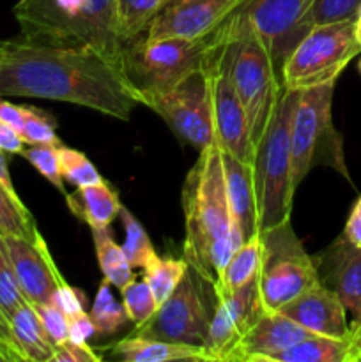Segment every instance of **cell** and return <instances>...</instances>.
<instances>
[{"label":"cell","mask_w":361,"mask_h":362,"mask_svg":"<svg viewBox=\"0 0 361 362\" xmlns=\"http://www.w3.org/2000/svg\"><path fill=\"white\" fill-rule=\"evenodd\" d=\"M166 0H115L117 32L120 41L140 35Z\"/></svg>","instance_id":"obj_28"},{"label":"cell","mask_w":361,"mask_h":362,"mask_svg":"<svg viewBox=\"0 0 361 362\" xmlns=\"http://www.w3.org/2000/svg\"><path fill=\"white\" fill-rule=\"evenodd\" d=\"M112 356L126 362H172V361H204L207 354L204 346L190 343L163 341V339L145 338L133 334L130 338L119 339L110 346Z\"/></svg>","instance_id":"obj_20"},{"label":"cell","mask_w":361,"mask_h":362,"mask_svg":"<svg viewBox=\"0 0 361 362\" xmlns=\"http://www.w3.org/2000/svg\"><path fill=\"white\" fill-rule=\"evenodd\" d=\"M110 286L112 285H110L108 279H103L98 293H96L94 303L91 306V311H88V317L94 324L98 336L115 334L130 322L126 311H124V306L117 303Z\"/></svg>","instance_id":"obj_29"},{"label":"cell","mask_w":361,"mask_h":362,"mask_svg":"<svg viewBox=\"0 0 361 362\" xmlns=\"http://www.w3.org/2000/svg\"><path fill=\"white\" fill-rule=\"evenodd\" d=\"M55 304L66 313V317H74V315H80L85 311V296L81 293V290L74 288L64 279L57 288Z\"/></svg>","instance_id":"obj_39"},{"label":"cell","mask_w":361,"mask_h":362,"mask_svg":"<svg viewBox=\"0 0 361 362\" xmlns=\"http://www.w3.org/2000/svg\"><path fill=\"white\" fill-rule=\"evenodd\" d=\"M186 237L183 257L212 288L232 255L244 244L243 232L230 212L223 173L222 147L212 141L198 152L180 193Z\"/></svg>","instance_id":"obj_2"},{"label":"cell","mask_w":361,"mask_h":362,"mask_svg":"<svg viewBox=\"0 0 361 362\" xmlns=\"http://www.w3.org/2000/svg\"><path fill=\"white\" fill-rule=\"evenodd\" d=\"M262 262V239L260 233L251 239L244 240L243 246L232 255L229 264L225 265L219 278L218 285L214 286V296L232 293L234 290L241 288L248 281L255 279L260 271Z\"/></svg>","instance_id":"obj_23"},{"label":"cell","mask_w":361,"mask_h":362,"mask_svg":"<svg viewBox=\"0 0 361 362\" xmlns=\"http://www.w3.org/2000/svg\"><path fill=\"white\" fill-rule=\"evenodd\" d=\"M219 45L214 34L202 37H145L122 41L120 67L137 92L138 105L202 69Z\"/></svg>","instance_id":"obj_4"},{"label":"cell","mask_w":361,"mask_h":362,"mask_svg":"<svg viewBox=\"0 0 361 362\" xmlns=\"http://www.w3.org/2000/svg\"><path fill=\"white\" fill-rule=\"evenodd\" d=\"M0 350L6 352V356L9 357L11 362H25L23 354L18 349L16 339H14L13 331H11L9 318L6 317L2 308H0Z\"/></svg>","instance_id":"obj_40"},{"label":"cell","mask_w":361,"mask_h":362,"mask_svg":"<svg viewBox=\"0 0 361 362\" xmlns=\"http://www.w3.org/2000/svg\"><path fill=\"white\" fill-rule=\"evenodd\" d=\"M41 235L34 218L21 198L0 182V237H23L35 240Z\"/></svg>","instance_id":"obj_26"},{"label":"cell","mask_w":361,"mask_h":362,"mask_svg":"<svg viewBox=\"0 0 361 362\" xmlns=\"http://www.w3.org/2000/svg\"><path fill=\"white\" fill-rule=\"evenodd\" d=\"M60 145H27L21 151L20 156H23L52 186H55L60 193L66 197L64 189V177L60 170Z\"/></svg>","instance_id":"obj_34"},{"label":"cell","mask_w":361,"mask_h":362,"mask_svg":"<svg viewBox=\"0 0 361 362\" xmlns=\"http://www.w3.org/2000/svg\"><path fill=\"white\" fill-rule=\"evenodd\" d=\"M241 0H166L149 27L145 37H202L239 6Z\"/></svg>","instance_id":"obj_14"},{"label":"cell","mask_w":361,"mask_h":362,"mask_svg":"<svg viewBox=\"0 0 361 362\" xmlns=\"http://www.w3.org/2000/svg\"><path fill=\"white\" fill-rule=\"evenodd\" d=\"M222 159L230 212L239 225L244 240H248L260 233L253 165H248L225 151H222Z\"/></svg>","instance_id":"obj_19"},{"label":"cell","mask_w":361,"mask_h":362,"mask_svg":"<svg viewBox=\"0 0 361 362\" xmlns=\"http://www.w3.org/2000/svg\"><path fill=\"white\" fill-rule=\"evenodd\" d=\"M16 345L28 362H52L55 345L46 334L39 315L30 303L18 308L9 318Z\"/></svg>","instance_id":"obj_22"},{"label":"cell","mask_w":361,"mask_h":362,"mask_svg":"<svg viewBox=\"0 0 361 362\" xmlns=\"http://www.w3.org/2000/svg\"><path fill=\"white\" fill-rule=\"evenodd\" d=\"M142 105L158 113L177 140L198 152L214 141L211 88L205 66L176 87L145 98Z\"/></svg>","instance_id":"obj_11"},{"label":"cell","mask_w":361,"mask_h":362,"mask_svg":"<svg viewBox=\"0 0 361 362\" xmlns=\"http://www.w3.org/2000/svg\"><path fill=\"white\" fill-rule=\"evenodd\" d=\"M92 243H94L96 257H98L99 269H101L105 279H108L110 285L115 288H124L134 279L133 267L127 262L124 255L122 246L115 243L112 237L110 226H101V228H91Z\"/></svg>","instance_id":"obj_24"},{"label":"cell","mask_w":361,"mask_h":362,"mask_svg":"<svg viewBox=\"0 0 361 362\" xmlns=\"http://www.w3.org/2000/svg\"><path fill=\"white\" fill-rule=\"evenodd\" d=\"M268 362H349V341L315 334L275 354Z\"/></svg>","instance_id":"obj_25"},{"label":"cell","mask_w":361,"mask_h":362,"mask_svg":"<svg viewBox=\"0 0 361 362\" xmlns=\"http://www.w3.org/2000/svg\"><path fill=\"white\" fill-rule=\"evenodd\" d=\"M258 293L265 311H278L297 296L321 283L317 262L306 253L292 223L262 230Z\"/></svg>","instance_id":"obj_8"},{"label":"cell","mask_w":361,"mask_h":362,"mask_svg":"<svg viewBox=\"0 0 361 362\" xmlns=\"http://www.w3.org/2000/svg\"><path fill=\"white\" fill-rule=\"evenodd\" d=\"M13 14L30 41L91 49L120 64L115 0H20Z\"/></svg>","instance_id":"obj_3"},{"label":"cell","mask_w":361,"mask_h":362,"mask_svg":"<svg viewBox=\"0 0 361 362\" xmlns=\"http://www.w3.org/2000/svg\"><path fill=\"white\" fill-rule=\"evenodd\" d=\"M360 73H361V60H360Z\"/></svg>","instance_id":"obj_49"},{"label":"cell","mask_w":361,"mask_h":362,"mask_svg":"<svg viewBox=\"0 0 361 362\" xmlns=\"http://www.w3.org/2000/svg\"><path fill=\"white\" fill-rule=\"evenodd\" d=\"M25 148V141L21 134L14 127L0 122V151L6 154H21Z\"/></svg>","instance_id":"obj_42"},{"label":"cell","mask_w":361,"mask_h":362,"mask_svg":"<svg viewBox=\"0 0 361 362\" xmlns=\"http://www.w3.org/2000/svg\"><path fill=\"white\" fill-rule=\"evenodd\" d=\"M60 170H62L64 180H67L73 186H94V184L103 182L101 173L98 172L91 159L81 154L76 148H71L67 145H60Z\"/></svg>","instance_id":"obj_32"},{"label":"cell","mask_w":361,"mask_h":362,"mask_svg":"<svg viewBox=\"0 0 361 362\" xmlns=\"http://www.w3.org/2000/svg\"><path fill=\"white\" fill-rule=\"evenodd\" d=\"M211 88L212 122H214V138L222 151L236 156L241 161L253 165L255 148L251 144L250 127L246 113L234 90L225 67L219 60V46L209 57L205 64Z\"/></svg>","instance_id":"obj_13"},{"label":"cell","mask_w":361,"mask_h":362,"mask_svg":"<svg viewBox=\"0 0 361 362\" xmlns=\"http://www.w3.org/2000/svg\"><path fill=\"white\" fill-rule=\"evenodd\" d=\"M0 122L14 127L21 134V129H23V110H21V106L13 105V103L0 98Z\"/></svg>","instance_id":"obj_43"},{"label":"cell","mask_w":361,"mask_h":362,"mask_svg":"<svg viewBox=\"0 0 361 362\" xmlns=\"http://www.w3.org/2000/svg\"><path fill=\"white\" fill-rule=\"evenodd\" d=\"M209 288H212L211 283L190 267L151 320L134 329L133 334L204 346L214 311V306L209 304Z\"/></svg>","instance_id":"obj_10"},{"label":"cell","mask_w":361,"mask_h":362,"mask_svg":"<svg viewBox=\"0 0 361 362\" xmlns=\"http://www.w3.org/2000/svg\"><path fill=\"white\" fill-rule=\"evenodd\" d=\"M23 129L21 138L25 145H62L57 136V122L50 113L35 108V106L23 105Z\"/></svg>","instance_id":"obj_33"},{"label":"cell","mask_w":361,"mask_h":362,"mask_svg":"<svg viewBox=\"0 0 361 362\" xmlns=\"http://www.w3.org/2000/svg\"><path fill=\"white\" fill-rule=\"evenodd\" d=\"M103 357L87 343L64 341L55 346L52 362H101Z\"/></svg>","instance_id":"obj_38"},{"label":"cell","mask_w":361,"mask_h":362,"mask_svg":"<svg viewBox=\"0 0 361 362\" xmlns=\"http://www.w3.org/2000/svg\"><path fill=\"white\" fill-rule=\"evenodd\" d=\"M258 276L232 293L216 296L204 350L209 361H229L234 349L264 313Z\"/></svg>","instance_id":"obj_12"},{"label":"cell","mask_w":361,"mask_h":362,"mask_svg":"<svg viewBox=\"0 0 361 362\" xmlns=\"http://www.w3.org/2000/svg\"><path fill=\"white\" fill-rule=\"evenodd\" d=\"M361 9V0H314L308 13V27L354 20Z\"/></svg>","instance_id":"obj_36"},{"label":"cell","mask_w":361,"mask_h":362,"mask_svg":"<svg viewBox=\"0 0 361 362\" xmlns=\"http://www.w3.org/2000/svg\"><path fill=\"white\" fill-rule=\"evenodd\" d=\"M361 52L354 20L311 27L287 55L282 67L283 87L289 90L336 83L350 60Z\"/></svg>","instance_id":"obj_9"},{"label":"cell","mask_w":361,"mask_h":362,"mask_svg":"<svg viewBox=\"0 0 361 362\" xmlns=\"http://www.w3.org/2000/svg\"><path fill=\"white\" fill-rule=\"evenodd\" d=\"M64 198L71 214L88 225V228L110 226L122 207L119 193L106 180L94 186L76 187V191L67 193Z\"/></svg>","instance_id":"obj_21"},{"label":"cell","mask_w":361,"mask_h":362,"mask_svg":"<svg viewBox=\"0 0 361 362\" xmlns=\"http://www.w3.org/2000/svg\"><path fill=\"white\" fill-rule=\"evenodd\" d=\"M0 182L7 187L13 194H18L16 189H14L13 179H11L9 173V166H7V159H6V152L0 151Z\"/></svg>","instance_id":"obj_46"},{"label":"cell","mask_w":361,"mask_h":362,"mask_svg":"<svg viewBox=\"0 0 361 362\" xmlns=\"http://www.w3.org/2000/svg\"><path fill=\"white\" fill-rule=\"evenodd\" d=\"M315 336L280 311H264L234 349L232 362H268V359L303 339Z\"/></svg>","instance_id":"obj_18"},{"label":"cell","mask_w":361,"mask_h":362,"mask_svg":"<svg viewBox=\"0 0 361 362\" xmlns=\"http://www.w3.org/2000/svg\"><path fill=\"white\" fill-rule=\"evenodd\" d=\"M190 265L188 262L179 260V258H170V257H159V255H152L151 260L145 264L144 279L149 286H151L152 293H154L158 304L165 303L166 297L177 288L180 279L188 272Z\"/></svg>","instance_id":"obj_27"},{"label":"cell","mask_w":361,"mask_h":362,"mask_svg":"<svg viewBox=\"0 0 361 362\" xmlns=\"http://www.w3.org/2000/svg\"><path fill=\"white\" fill-rule=\"evenodd\" d=\"M119 218L124 233H126V240H124L122 244L124 255H126L131 267L144 269L145 264L151 260L152 255L156 253L154 246H152L144 225L134 218V214L130 209L122 205L119 212Z\"/></svg>","instance_id":"obj_30"},{"label":"cell","mask_w":361,"mask_h":362,"mask_svg":"<svg viewBox=\"0 0 361 362\" xmlns=\"http://www.w3.org/2000/svg\"><path fill=\"white\" fill-rule=\"evenodd\" d=\"M297 90L283 88L268 131L255 148L253 179L262 230L290 221L296 187L292 180L290 120Z\"/></svg>","instance_id":"obj_5"},{"label":"cell","mask_w":361,"mask_h":362,"mask_svg":"<svg viewBox=\"0 0 361 362\" xmlns=\"http://www.w3.org/2000/svg\"><path fill=\"white\" fill-rule=\"evenodd\" d=\"M278 311L314 334L349 341L350 324L345 308L338 296L322 283L311 286Z\"/></svg>","instance_id":"obj_17"},{"label":"cell","mask_w":361,"mask_h":362,"mask_svg":"<svg viewBox=\"0 0 361 362\" xmlns=\"http://www.w3.org/2000/svg\"><path fill=\"white\" fill-rule=\"evenodd\" d=\"M343 235H345L350 243L361 247V197L357 198L353 211H350L349 219H347L345 223V230H343Z\"/></svg>","instance_id":"obj_44"},{"label":"cell","mask_w":361,"mask_h":362,"mask_svg":"<svg viewBox=\"0 0 361 362\" xmlns=\"http://www.w3.org/2000/svg\"><path fill=\"white\" fill-rule=\"evenodd\" d=\"M354 34H356L357 42H360L361 46V9L357 11L356 18H354Z\"/></svg>","instance_id":"obj_47"},{"label":"cell","mask_w":361,"mask_h":362,"mask_svg":"<svg viewBox=\"0 0 361 362\" xmlns=\"http://www.w3.org/2000/svg\"><path fill=\"white\" fill-rule=\"evenodd\" d=\"M6 244L25 299L30 304L55 303L57 288L64 278L53 262L45 239L41 235L35 240L6 237Z\"/></svg>","instance_id":"obj_15"},{"label":"cell","mask_w":361,"mask_h":362,"mask_svg":"<svg viewBox=\"0 0 361 362\" xmlns=\"http://www.w3.org/2000/svg\"><path fill=\"white\" fill-rule=\"evenodd\" d=\"M67 325H69V341L87 343V339L96 334L94 324L87 311L74 315V317H67Z\"/></svg>","instance_id":"obj_41"},{"label":"cell","mask_w":361,"mask_h":362,"mask_svg":"<svg viewBox=\"0 0 361 362\" xmlns=\"http://www.w3.org/2000/svg\"><path fill=\"white\" fill-rule=\"evenodd\" d=\"M219 60L246 113L253 148L268 131L283 92L282 74L268 49L250 34L239 35L219 46Z\"/></svg>","instance_id":"obj_6"},{"label":"cell","mask_w":361,"mask_h":362,"mask_svg":"<svg viewBox=\"0 0 361 362\" xmlns=\"http://www.w3.org/2000/svg\"><path fill=\"white\" fill-rule=\"evenodd\" d=\"M4 95L73 103L124 122L138 105L137 92L115 60L23 35L0 41V98Z\"/></svg>","instance_id":"obj_1"},{"label":"cell","mask_w":361,"mask_h":362,"mask_svg":"<svg viewBox=\"0 0 361 362\" xmlns=\"http://www.w3.org/2000/svg\"><path fill=\"white\" fill-rule=\"evenodd\" d=\"M315 262L321 283L342 300L353 329L361 320V247L342 233Z\"/></svg>","instance_id":"obj_16"},{"label":"cell","mask_w":361,"mask_h":362,"mask_svg":"<svg viewBox=\"0 0 361 362\" xmlns=\"http://www.w3.org/2000/svg\"><path fill=\"white\" fill-rule=\"evenodd\" d=\"M28 303L25 299L23 292H21L20 285H18L16 272H14L13 262H11L9 250L4 237H0V308L6 313L7 318L11 315Z\"/></svg>","instance_id":"obj_35"},{"label":"cell","mask_w":361,"mask_h":362,"mask_svg":"<svg viewBox=\"0 0 361 362\" xmlns=\"http://www.w3.org/2000/svg\"><path fill=\"white\" fill-rule=\"evenodd\" d=\"M120 297H122L124 311H126L130 322L134 324V329L147 324L159 308L158 300H156L154 293H152L151 286L145 283V279H142V281L133 279L130 285L120 288Z\"/></svg>","instance_id":"obj_31"},{"label":"cell","mask_w":361,"mask_h":362,"mask_svg":"<svg viewBox=\"0 0 361 362\" xmlns=\"http://www.w3.org/2000/svg\"><path fill=\"white\" fill-rule=\"evenodd\" d=\"M335 83L297 90L290 120L292 180L297 189L315 165H326L350 180L343 159L342 136L333 124Z\"/></svg>","instance_id":"obj_7"},{"label":"cell","mask_w":361,"mask_h":362,"mask_svg":"<svg viewBox=\"0 0 361 362\" xmlns=\"http://www.w3.org/2000/svg\"><path fill=\"white\" fill-rule=\"evenodd\" d=\"M35 313L39 315L45 327L46 334L52 339L53 345H62L64 341L69 339V325H67V317L55 303L46 304H32Z\"/></svg>","instance_id":"obj_37"},{"label":"cell","mask_w":361,"mask_h":362,"mask_svg":"<svg viewBox=\"0 0 361 362\" xmlns=\"http://www.w3.org/2000/svg\"><path fill=\"white\" fill-rule=\"evenodd\" d=\"M0 362H11L9 357H7L6 352H2V350H0Z\"/></svg>","instance_id":"obj_48"},{"label":"cell","mask_w":361,"mask_h":362,"mask_svg":"<svg viewBox=\"0 0 361 362\" xmlns=\"http://www.w3.org/2000/svg\"><path fill=\"white\" fill-rule=\"evenodd\" d=\"M349 362H361V320L350 329Z\"/></svg>","instance_id":"obj_45"}]
</instances>
